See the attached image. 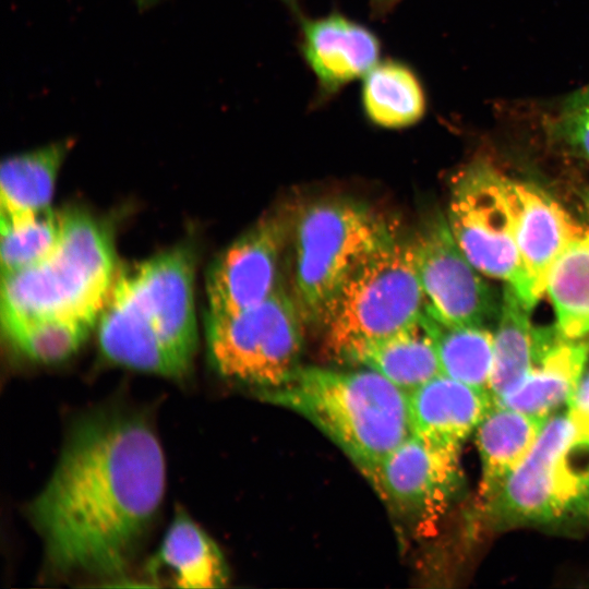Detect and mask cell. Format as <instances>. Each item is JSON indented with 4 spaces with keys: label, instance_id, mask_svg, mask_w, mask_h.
I'll return each instance as SVG.
<instances>
[{
    "label": "cell",
    "instance_id": "4316f807",
    "mask_svg": "<svg viewBox=\"0 0 589 589\" xmlns=\"http://www.w3.org/2000/svg\"><path fill=\"white\" fill-rule=\"evenodd\" d=\"M1 277L26 269L47 259L61 233V213L51 207L26 223L0 226Z\"/></svg>",
    "mask_w": 589,
    "mask_h": 589
},
{
    "label": "cell",
    "instance_id": "4fadbf2b",
    "mask_svg": "<svg viewBox=\"0 0 589 589\" xmlns=\"http://www.w3.org/2000/svg\"><path fill=\"white\" fill-rule=\"evenodd\" d=\"M286 2L300 24V49L316 80L317 104L362 79L380 61L381 43L363 24L338 12L309 17L294 0Z\"/></svg>",
    "mask_w": 589,
    "mask_h": 589
},
{
    "label": "cell",
    "instance_id": "d6986e66",
    "mask_svg": "<svg viewBox=\"0 0 589 589\" xmlns=\"http://www.w3.org/2000/svg\"><path fill=\"white\" fill-rule=\"evenodd\" d=\"M71 141H60L4 159L0 169V226L34 219L50 208L58 171Z\"/></svg>",
    "mask_w": 589,
    "mask_h": 589
},
{
    "label": "cell",
    "instance_id": "30bf717a",
    "mask_svg": "<svg viewBox=\"0 0 589 589\" xmlns=\"http://www.w3.org/2000/svg\"><path fill=\"white\" fill-rule=\"evenodd\" d=\"M460 448L410 434L366 477L398 514L419 524L434 521L462 485Z\"/></svg>",
    "mask_w": 589,
    "mask_h": 589
},
{
    "label": "cell",
    "instance_id": "277c9868",
    "mask_svg": "<svg viewBox=\"0 0 589 589\" xmlns=\"http://www.w3.org/2000/svg\"><path fill=\"white\" fill-rule=\"evenodd\" d=\"M483 507L497 527L589 520V436L567 410L546 419L528 454Z\"/></svg>",
    "mask_w": 589,
    "mask_h": 589
},
{
    "label": "cell",
    "instance_id": "9a60e30c",
    "mask_svg": "<svg viewBox=\"0 0 589 589\" xmlns=\"http://www.w3.org/2000/svg\"><path fill=\"white\" fill-rule=\"evenodd\" d=\"M512 193L527 303L532 308L545 292L557 260L585 232L560 204L540 189L512 181Z\"/></svg>",
    "mask_w": 589,
    "mask_h": 589
},
{
    "label": "cell",
    "instance_id": "7402d4cb",
    "mask_svg": "<svg viewBox=\"0 0 589 589\" xmlns=\"http://www.w3.org/2000/svg\"><path fill=\"white\" fill-rule=\"evenodd\" d=\"M346 360L380 373L407 394L442 373L423 315L407 327L363 344Z\"/></svg>",
    "mask_w": 589,
    "mask_h": 589
},
{
    "label": "cell",
    "instance_id": "603a6c76",
    "mask_svg": "<svg viewBox=\"0 0 589 589\" xmlns=\"http://www.w3.org/2000/svg\"><path fill=\"white\" fill-rule=\"evenodd\" d=\"M361 104L366 118L385 129L416 124L425 113L426 98L417 74L397 60H380L363 77Z\"/></svg>",
    "mask_w": 589,
    "mask_h": 589
},
{
    "label": "cell",
    "instance_id": "5bb4252c",
    "mask_svg": "<svg viewBox=\"0 0 589 589\" xmlns=\"http://www.w3.org/2000/svg\"><path fill=\"white\" fill-rule=\"evenodd\" d=\"M98 342L103 354L115 364L175 380L188 374L152 325L130 271L116 273L98 317Z\"/></svg>",
    "mask_w": 589,
    "mask_h": 589
},
{
    "label": "cell",
    "instance_id": "3957f363",
    "mask_svg": "<svg viewBox=\"0 0 589 589\" xmlns=\"http://www.w3.org/2000/svg\"><path fill=\"white\" fill-rule=\"evenodd\" d=\"M116 273L112 238L105 224L69 209L61 213L55 251L1 277V314L62 316L96 325Z\"/></svg>",
    "mask_w": 589,
    "mask_h": 589
},
{
    "label": "cell",
    "instance_id": "44dd1931",
    "mask_svg": "<svg viewBox=\"0 0 589 589\" xmlns=\"http://www.w3.org/2000/svg\"><path fill=\"white\" fill-rule=\"evenodd\" d=\"M588 358L589 339L562 337L524 383L497 404L548 419L558 408L568 405L585 372Z\"/></svg>",
    "mask_w": 589,
    "mask_h": 589
},
{
    "label": "cell",
    "instance_id": "8992f818",
    "mask_svg": "<svg viewBox=\"0 0 589 589\" xmlns=\"http://www.w3.org/2000/svg\"><path fill=\"white\" fill-rule=\"evenodd\" d=\"M424 308L412 236L393 226L339 291L322 324L325 347L346 360L363 344L418 322Z\"/></svg>",
    "mask_w": 589,
    "mask_h": 589
},
{
    "label": "cell",
    "instance_id": "e0dca14e",
    "mask_svg": "<svg viewBox=\"0 0 589 589\" xmlns=\"http://www.w3.org/2000/svg\"><path fill=\"white\" fill-rule=\"evenodd\" d=\"M530 308L506 285L493 334L490 393L495 402L517 389L543 356L563 337L555 328L533 327Z\"/></svg>",
    "mask_w": 589,
    "mask_h": 589
},
{
    "label": "cell",
    "instance_id": "ffe728a7",
    "mask_svg": "<svg viewBox=\"0 0 589 589\" xmlns=\"http://www.w3.org/2000/svg\"><path fill=\"white\" fill-rule=\"evenodd\" d=\"M545 421L495 401L488 409L474 430L481 461L480 496L483 504L497 493L521 462Z\"/></svg>",
    "mask_w": 589,
    "mask_h": 589
},
{
    "label": "cell",
    "instance_id": "5b68a950",
    "mask_svg": "<svg viewBox=\"0 0 589 589\" xmlns=\"http://www.w3.org/2000/svg\"><path fill=\"white\" fill-rule=\"evenodd\" d=\"M347 197L312 202L292 219V297L304 324L322 326L346 280L393 228Z\"/></svg>",
    "mask_w": 589,
    "mask_h": 589
},
{
    "label": "cell",
    "instance_id": "484cf974",
    "mask_svg": "<svg viewBox=\"0 0 589 589\" xmlns=\"http://www.w3.org/2000/svg\"><path fill=\"white\" fill-rule=\"evenodd\" d=\"M9 342L35 362L52 364L72 357L89 336L95 324L62 316L24 317L1 314Z\"/></svg>",
    "mask_w": 589,
    "mask_h": 589
},
{
    "label": "cell",
    "instance_id": "2e32d148",
    "mask_svg": "<svg viewBox=\"0 0 589 589\" xmlns=\"http://www.w3.org/2000/svg\"><path fill=\"white\" fill-rule=\"evenodd\" d=\"M493 402L490 392L441 373L408 393L411 434L461 448Z\"/></svg>",
    "mask_w": 589,
    "mask_h": 589
},
{
    "label": "cell",
    "instance_id": "52a82bcc",
    "mask_svg": "<svg viewBox=\"0 0 589 589\" xmlns=\"http://www.w3.org/2000/svg\"><path fill=\"white\" fill-rule=\"evenodd\" d=\"M303 324L292 294L281 284L263 302L240 313L207 312L209 362L220 377L254 393L277 386L300 366Z\"/></svg>",
    "mask_w": 589,
    "mask_h": 589
},
{
    "label": "cell",
    "instance_id": "6da1fadb",
    "mask_svg": "<svg viewBox=\"0 0 589 589\" xmlns=\"http://www.w3.org/2000/svg\"><path fill=\"white\" fill-rule=\"evenodd\" d=\"M165 479L163 448L145 416L112 406L82 414L26 508L47 570L120 580L155 520Z\"/></svg>",
    "mask_w": 589,
    "mask_h": 589
},
{
    "label": "cell",
    "instance_id": "f546056e",
    "mask_svg": "<svg viewBox=\"0 0 589 589\" xmlns=\"http://www.w3.org/2000/svg\"><path fill=\"white\" fill-rule=\"evenodd\" d=\"M401 0H370V4L373 13L377 15H385L390 12Z\"/></svg>",
    "mask_w": 589,
    "mask_h": 589
},
{
    "label": "cell",
    "instance_id": "9c48e42d",
    "mask_svg": "<svg viewBox=\"0 0 589 589\" xmlns=\"http://www.w3.org/2000/svg\"><path fill=\"white\" fill-rule=\"evenodd\" d=\"M425 311L455 325H496L502 298L479 276L456 242L447 218L429 217L412 236Z\"/></svg>",
    "mask_w": 589,
    "mask_h": 589
},
{
    "label": "cell",
    "instance_id": "7a4b0ae2",
    "mask_svg": "<svg viewBox=\"0 0 589 589\" xmlns=\"http://www.w3.org/2000/svg\"><path fill=\"white\" fill-rule=\"evenodd\" d=\"M260 399L304 417L368 476L410 434L408 394L380 373L299 366Z\"/></svg>",
    "mask_w": 589,
    "mask_h": 589
},
{
    "label": "cell",
    "instance_id": "ac0fdd59",
    "mask_svg": "<svg viewBox=\"0 0 589 589\" xmlns=\"http://www.w3.org/2000/svg\"><path fill=\"white\" fill-rule=\"evenodd\" d=\"M148 576L178 588H223L229 575L214 540L184 512H178L149 560Z\"/></svg>",
    "mask_w": 589,
    "mask_h": 589
},
{
    "label": "cell",
    "instance_id": "ba28073f",
    "mask_svg": "<svg viewBox=\"0 0 589 589\" xmlns=\"http://www.w3.org/2000/svg\"><path fill=\"white\" fill-rule=\"evenodd\" d=\"M446 218L472 265L506 281L527 303L512 181L486 165L470 166L454 182Z\"/></svg>",
    "mask_w": 589,
    "mask_h": 589
},
{
    "label": "cell",
    "instance_id": "83f0119b",
    "mask_svg": "<svg viewBox=\"0 0 589 589\" xmlns=\"http://www.w3.org/2000/svg\"><path fill=\"white\" fill-rule=\"evenodd\" d=\"M555 129L570 148L589 160V85L564 100Z\"/></svg>",
    "mask_w": 589,
    "mask_h": 589
},
{
    "label": "cell",
    "instance_id": "f1b7e54d",
    "mask_svg": "<svg viewBox=\"0 0 589 589\" xmlns=\"http://www.w3.org/2000/svg\"><path fill=\"white\" fill-rule=\"evenodd\" d=\"M567 412L577 428L589 436V368L585 369L567 405Z\"/></svg>",
    "mask_w": 589,
    "mask_h": 589
},
{
    "label": "cell",
    "instance_id": "8fae6325",
    "mask_svg": "<svg viewBox=\"0 0 589 589\" xmlns=\"http://www.w3.org/2000/svg\"><path fill=\"white\" fill-rule=\"evenodd\" d=\"M292 219L267 214L233 241L212 264L206 281L209 309L232 315L267 299L281 284L279 262Z\"/></svg>",
    "mask_w": 589,
    "mask_h": 589
},
{
    "label": "cell",
    "instance_id": "7c38bea8",
    "mask_svg": "<svg viewBox=\"0 0 589 589\" xmlns=\"http://www.w3.org/2000/svg\"><path fill=\"white\" fill-rule=\"evenodd\" d=\"M191 247L163 252L130 271L137 298L164 345L189 373L197 347Z\"/></svg>",
    "mask_w": 589,
    "mask_h": 589
},
{
    "label": "cell",
    "instance_id": "d4e9b609",
    "mask_svg": "<svg viewBox=\"0 0 589 589\" xmlns=\"http://www.w3.org/2000/svg\"><path fill=\"white\" fill-rule=\"evenodd\" d=\"M545 292L556 328L565 338L589 335V232L573 242L553 266Z\"/></svg>",
    "mask_w": 589,
    "mask_h": 589
},
{
    "label": "cell",
    "instance_id": "cb8c5ba5",
    "mask_svg": "<svg viewBox=\"0 0 589 589\" xmlns=\"http://www.w3.org/2000/svg\"><path fill=\"white\" fill-rule=\"evenodd\" d=\"M423 322L434 340L442 374L490 392L493 363L491 329L444 323L425 309Z\"/></svg>",
    "mask_w": 589,
    "mask_h": 589
}]
</instances>
